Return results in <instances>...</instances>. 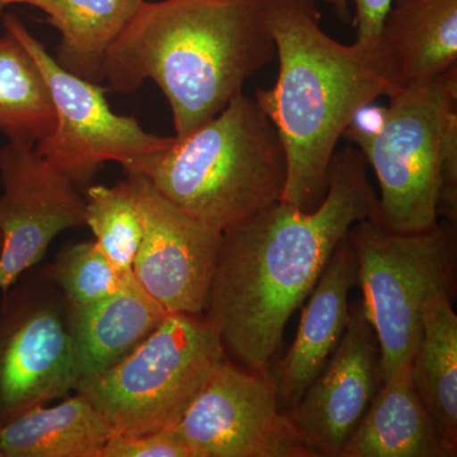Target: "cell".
I'll return each instance as SVG.
<instances>
[{
	"instance_id": "obj_1",
	"label": "cell",
	"mask_w": 457,
	"mask_h": 457,
	"mask_svg": "<svg viewBox=\"0 0 457 457\" xmlns=\"http://www.w3.org/2000/svg\"><path fill=\"white\" fill-rule=\"evenodd\" d=\"M378 218L359 149H337L312 210L278 201L222 231L206 317L237 365L270 375L285 327L356 222Z\"/></svg>"
},
{
	"instance_id": "obj_2",
	"label": "cell",
	"mask_w": 457,
	"mask_h": 457,
	"mask_svg": "<svg viewBox=\"0 0 457 457\" xmlns=\"http://www.w3.org/2000/svg\"><path fill=\"white\" fill-rule=\"evenodd\" d=\"M278 56L275 86L255 101L284 144L287 179L281 201L312 210L327 191L330 162L354 117L398 88L383 50L345 45L320 26L314 0H264Z\"/></svg>"
},
{
	"instance_id": "obj_3",
	"label": "cell",
	"mask_w": 457,
	"mask_h": 457,
	"mask_svg": "<svg viewBox=\"0 0 457 457\" xmlns=\"http://www.w3.org/2000/svg\"><path fill=\"white\" fill-rule=\"evenodd\" d=\"M275 55L264 0H144L108 51L104 73L122 95L147 79L158 84L183 137L242 95Z\"/></svg>"
},
{
	"instance_id": "obj_4",
	"label": "cell",
	"mask_w": 457,
	"mask_h": 457,
	"mask_svg": "<svg viewBox=\"0 0 457 457\" xmlns=\"http://www.w3.org/2000/svg\"><path fill=\"white\" fill-rule=\"evenodd\" d=\"M137 171L183 212L222 233L282 200L287 159L273 123L242 93L186 137H173Z\"/></svg>"
},
{
	"instance_id": "obj_5",
	"label": "cell",
	"mask_w": 457,
	"mask_h": 457,
	"mask_svg": "<svg viewBox=\"0 0 457 457\" xmlns=\"http://www.w3.org/2000/svg\"><path fill=\"white\" fill-rule=\"evenodd\" d=\"M386 97V106L362 108L345 137L380 186L376 220L399 233L427 230L438 224L441 140L457 110V66Z\"/></svg>"
},
{
	"instance_id": "obj_6",
	"label": "cell",
	"mask_w": 457,
	"mask_h": 457,
	"mask_svg": "<svg viewBox=\"0 0 457 457\" xmlns=\"http://www.w3.org/2000/svg\"><path fill=\"white\" fill-rule=\"evenodd\" d=\"M225 359L209 319L168 312L130 353L80 380L75 392L98 409L113 433L173 428Z\"/></svg>"
},
{
	"instance_id": "obj_7",
	"label": "cell",
	"mask_w": 457,
	"mask_h": 457,
	"mask_svg": "<svg viewBox=\"0 0 457 457\" xmlns=\"http://www.w3.org/2000/svg\"><path fill=\"white\" fill-rule=\"evenodd\" d=\"M455 228L446 222L399 233L365 219L348 231L363 309L378 341L381 381L411 365L428 299L455 291Z\"/></svg>"
},
{
	"instance_id": "obj_8",
	"label": "cell",
	"mask_w": 457,
	"mask_h": 457,
	"mask_svg": "<svg viewBox=\"0 0 457 457\" xmlns=\"http://www.w3.org/2000/svg\"><path fill=\"white\" fill-rule=\"evenodd\" d=\"M2 18L5 31L40 69L55 108V128L35 150L75 186L88 183L107 162H117L126 171L137 170L149 156L170 145L173 137L150 134L134 117L112 112L104 97L106 88L62 68L16 14Z\"/></svg>"
},
{
	"instance_id": "obj_9",
	"label": "cell",
	"mask_w": 457,
	"mask_h": 457,
	"mask_svg": "<svg viewBox=\"0 0 457 457\" xmlns=\"http://www.w3.org/2000/svg\"><path fill=\"white\" fill-rule=\"evenodd\" d=\"M12 286L0 303V425L77 390L69 303L54 279Z\"/></svg>"
},
{
	"instance_id": "obj_10",
	"label": "cell",
	"mask_w": 457,
	"mask_h": 457,
	"mask_svg": "<svg viewBox=\"0 0 457 457\" xmlns=\"http://www.w3.org/2000/svg\"><path fill=\"white\" fill-rule=\"evenodd\" d=\"M173 429L192 457H318L279 409L270 376L228 359Z\"/></svg>"
},
{
	"instance_id": "obj_11",
	"label": "cell",
	"mask_w": 457,
	"mask_h": 457,
	"mask_svg": "<svg viewBox=\"0 0 457 457\" xmlns=\"http://www.w3.org/2000/svg\"><path fill=\"white\" fill-rule=\"evenodd\" d=\"M126 173L143 221L132 276L168 312L204 314L222 233L164 197L145 174Z\"/></svg>"
},
{
	"instance_id": "obj_12",
	"label": "cell",
	"mask_w": 457,
	"mask_h": 457,
	"mask_svg": "<svg viewBox=\"0 0 457 457\" xmlns=\"http://www.w3.org/2000/svg\"><path fill=\"white\" fill-rule=\"evenodd\" d=\"M0 291L40 263L62 231L86 225V200L35 147L0 149Z\"/></svg>"
},
{
	"instance_id": "obj_13",
	"label": "cell",
	"mask_w": 457,
	"mask_h": 457,
	"mask_svg": "<svg viewBox=\"0 0 457 457\" xmlns=\"http://www.w3.org/2000/svg\"><path fill=\"white\" fill-rule=\"evenodd\" d=\"M380 384L378 341L356 302L329 362L287 413L318 457H341Z\"/></svg>"
},
{
	"instance_id": "obj_14",
	"label": "cell",
	"mask_w": 457,
	"mask_h": 457,
	"mask_svg": "<svg viewBox=\"0 0 457 457\" xmlns=\"http://www.w3.org/2000/svg\"><path fill=\"white\" fill-rule=\"evenodd\" d=\"M356 282V267L347 237L336 249L306 300L290 350L272 369L278 404L288 411L326 368L347 328L348 294Z\"/></svg>"
},
{
	"instance_id": "obj_15",
	"label": "cell",
	"mask_w": 457,
	"mask_h": 457,
	"mask_svg": "<svg viewBox=\"0 0 457 457\" xmlns=\"http://www.w3.org/2000/svg\"><path fill=\"white\" fill-rule=\"evenodd\" d=\"M167 314L132 273L110 296L89 305H69L80 380L101 374L121 361Z\"/></svg>"
},
{
	"instance_id": "obj_16",
	"label": "cell",
	"mask_w": 457,
	"mask_h": 457,
	"mask_svg": "<svg viewBox=\"0 0 457 457\" xmlns=\"http://www.w3.org/2000/svg\"><path fill=\"white\" fill-rule=\"evenodd\" d=\"M341 457H451L418 396L411 365L381 381Z\"/></svg>"
},
{
	"instance_id": "obj_17",
	"label": "cell",
	"mask_w": 457,
	"mask_h": 457,
	"mask_svg": "<svg viewBox=\"0 0 457 457\" xmlns=\"http://www.w3.org/2000/svg\"><path fill=\"white\" fill-rule=\"evenodd\" d=\"M378 46L398 87L446 73L457 66V0H393Z\"/></svg>"
},
{
	"instance_id": "obj_18",
	"label": "cell",
	"mask_w": 457,
	"mask_h": 457,
	"mask_svg": "<svg viewBox=\"0 0 457 457\" xmlns=\"http://www.w3.org/2000/svg\"><path fill=\"white\" fill-rule=\"evenodd\" d=\"M112 427L82 394L36 405L0 425L2 457H99Z\"/></svg>"
},
{
	"instance_id": "obj_19",
	"label": "cell",
	"mask_w": 457,
	"mask_h": 457,
	"mask_svg": "<svg viewBox=\"0 0 457 457\" xmlns=\"http://www.w3.org/2000/svg\"><path fill=\"white\" fill-rule=\"evenodd\" d=\"M420 402L451 457L457 455V317L453 295H435L423 309L422 335L411 362Z\"/></svg>"
},
{
	"instance_id": "obj_20",
	"label": "cell",
	"mask_w": 457,
	"mask_h": 457,
	"mask_svg": "<svg viewBox=\"0 0 457 457\" xmlns=\"http://www.w3.org/2000/svg\"><path fill=\"white\" fill-rule=\"evenodd\" d=\"M144 0H31L62 35L56 62L69 73L99 84L108 51Z\"/></svg>"
},
{
	"instance_id": "obj_21",
	"label": "cell",
	"mask_w": 457,
	"mask_h": 457,
	"mask_svg": "<svg viewBox=\"0 0 457 457\" xmlns=\"http://www.w3.org/2000/svg\"><path fill=\"white\" fill-rule=\"evenodd\" d=\"M55 122L44 75L20 41L5 31L0 37V132L9 143L35 147Z\"/></svg>"
},
{
	"instance_id": "obj_22",
	"label": "cell",
	"mask_w": 457,
	"mask_h": 457,
	"mask_svg": "<svg viewBox=\"0 0 457 457\" xmlns=\"http://www.w3.org/2000/svg\"><path fill=\"white\" fill-rule=\"evenodd\" d=\"M86 225L122 275H130L143 237V221L128 180L87 188Z\"/></svg>"
},
{
	"instance_id": "obj_23",
	"label": "cell",
	"mask_w": 457,
	"mask_h": 457,
	"mask_svg": "<svg viewBox=\"0 0 457 457\" xmlns=\"http://www.w3.org/2000/svg\"><path fill=\"white\" fill-rule=\"evenodd\" d=\"M50 276L69 305L84 306L116 293L128 275H122L92 240L62 251Z\"/></svg>"
},
{
	"instance_id": "obj_24",
	"label": "cell",
	"mask_w": 457,
	"mask_h": 457,
	"mask_svg": "<svg viewBox=\"0 0 457 457\" xmlns=\"http://www.w3.org/2000/svg\"><path fill=\"white\" fill-rule=\"evenodd\" d=\"M99 457H192L173 428L121 435L113 433Z\"/></svg>"
},
{
	"instance_id": "obj_25",
	"label": "cell",
	"mask_w": 457,
	"mask_h": 457,
	"mask_svg": "<svg viewBox=\"0 0 457 457\" xmlns=\"http://www.w3.org/2000/svg\"><path fill=\"white\" fill-rule=\"evenodd\" d=\"M437 215L456 227L457 221V110L450 114L440 149V195Z\"/></svg>"
},
{
	"instance_id": "obj_26",
	"label": "cell",
	"mask_w": 457,
	"mask_h": 457,
	"mask_svg": "<svg viewBox=\"0 0 457 457\" xmlns=\"http://www.w3.org/2000/svg\"><path fill=\"white\" fill-rule=\"evenodd\" d=\"M314 2L317 3V0ZM321 2L333 5L343 20L350 16L348 0H321ZM352 2L356 7V17H354V27L357 29L356 44L363 49H380L378 38H380L381 26L393 0H352Z\"/></svg>"
},
{
	"instance_id": "obj_27",
	"label": "cell",
	"mask_w": 457,
	"mask_h": 457,
	"mask_svg": "<svg viewBox=\"0 0 457 457\" xmlns=\"http://www.w3.org/2000/svg\"><path fill=\"white\" fill-rule=\"evenodd\" d=\"M12 4H31V0H0V17L4 14V9Z\"/></svg>"
},
{
	"instance_id": "obj_28",
	"label": "cell",
	"mask_w": 457,
	"mask_h": 457,
	"mask_svg": "<svg viewBox=\"0 0 457 457\" xmlns=\"http://www.w3.org/2000/svg\"><path fill=\"white\" fill-rule=\"evenodd\" d=\"M0 251H2V236H0Z\"/></svg>"
},
{
	"instance_id": "obj_29",
	"label": "cell",
	"mask_w": 457,
	"mask_h": 457,
	"mask_svg": "<svg viewBox=\"0 0 457 457\" xmlns=\"http://www.w3.org/2000/svg\"><path fill=\"white\" fill-rule=\"evenodd\" d=\"M0 457H2V453H0Z\"/></svg>"
}]
</instances>
